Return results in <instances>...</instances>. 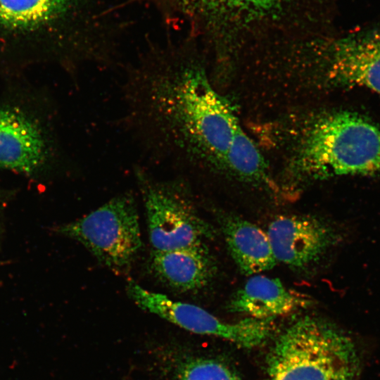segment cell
<instances>
[{"mask_svg": "<svg viewBox=\"0 0 380 380\" xmlns=\"http://www.w3.org/2000/svg\"><path fill=\"white\" fill-rule=\"evenodd\" d=\"M153 251H164L203 243L213 232L197 214L181 179L156 181L137 171Z\"/></svg>", "mask_w": 380, "mask_h": 380, "instance_id": "obj_8", "label": "cell"}, {"mask_svg": "<svg viewBox=\"0 0 380 380\" xmlns=\"http://www.w3.org/2000/svg\"><path fill=\"white\" fill-rule=\"evenodd\" d=\"M220 222L227 248L241 272L251 275L275 266L277 261L267 232L234 215L222 216Z\"/></svg>", "mask_w": 380, "mask_h": 380, "instance_id": "obj_13", "label": "cell"}, {"mask_svg": "<svg viewBox=\"0 0 380 380\" xmlns=\"http://www.w3.org/2000/svg\"><path fill=\"white\" fill-rule=\"evenodd\" d=\"M267 234L277 261L298 270L317 262L339 240L330 224L310 215L277 217Z\"/></svg>", "mask_w": 380, "mask_h": 380, "instance_id": "obj_10", "label": "cell"}, {"mask_svg": "<svg viewBox=\"0 0 380 380\" xmlns=\"http://www.w3.org/2000/svg\"><path fill=\"white\" fill-rule=\"evenodd\" d=\"M177 380H240L227 364L213 359H194L184 364Z\"/></svg>", "mask_w": 380, "mask_h": 380, "instance_id": "obj_16", "label": "cell"}, {"mask_svg": "<svg viewBox=\"0 0 380 380\" xmlns=\"http://www.w3.org/2000/svg\"><path fill=\"white\" fill-rule=\"evenodd\" d=\"M360 365L351 337L332 322L312 316L291 323L267 358L269 380H357Z\"/></svg>", "mask_w": 380, "mask_h": 380, "instance_id": "obj_5", "label": "cell"}, {"mask_svg": "<svg viewBox=\"0 0 380 380\" xmlns=\"http://www.w3.org/2000/svg\"><path fill=\"white\" fill-rule=\"evenodd\" d=\"M310 298L287 289L277 278L251 277L231 298L230 312L260 319H273L310 306Z\"/></svg>", "mask_w": 380, "mask_h": 380, "instance_id": "obj_11", "label": "cell"}, {"mask_svg": "<svg viewBox=\"0 0 380 380\" xmlns=\"http://www.w3.org/2000/svg\"><path fill=\"white\" fill-rule=\"evenodd\" d=\"M220 172L253 185H266L270 189L274 185L263 155L241 127L234 137Z\"/></svg>", "mask_w": 380, "mask_h": 380, "instance_id": "obj_15", "label": "cell"}, {"mask_svg": "<svg viewBox=\"0 0 380 380\" xmlns=\"http://www.w3.org/2000/svg\"><path fill=\"white\" fill-rule=\"evenodd\" d=\"M0 94V169L42 178L64 162L56 105L24 75L5 78Z\"/></svg>", "mask_w": 380, "mask_h": 380, "instance_id": "obj_4", "label": "cell"}, {"mask_svg": "<svg viewBox=\"0 0 380 380\" xmlns=\"http://www.w3.org/2000/svg\"><path fill=\"white\" fill-rule=\"evenodd\" d=\"M211 50L235 56L322 30L326 0H172Z\"/></svg>", "mask_w": 380, "mask_h": 380, "instance_id": "obj_3", "label": "cell"}, {"mask_svg": "<svg viewBox=\"0 0 380 380\" xmlns=\"http://www.w3.org/2000/svg\"><path fill=\"white\" fill-rule=\"evenodd\" d=\"M283 127L278 137L291 184L380 175V128L362 115L343 110L312 112Z\"/></svg>", "mask_w": 380, "mask_h": 380, "instance_id": "obj_2", "label": "cell"}, {"mask_svg": "<svg viewBox=\"0 0 380 380\" xmlns=\"http://www.w3.org/2000/svg\"><path fill=\"white\" fill-rule=\"evenodd\" d=\"M77 0H0V33L25 38L64 14Z\"/></svg>", "mask_w": 380, "mask_h": 380, "instance_id": "obj_14", "label": "cell"}, {"mask_svg": "<svg viewBox=\"0 0 380 380\" xmlns=\"http://www.w3.org/2000/svg\"><path fill=\"white\" fill-rule=\"evenodd\" d=\"M123 124L158 160L221 171L241 127L191 46L151 48L127 65Z\"/></svg>", "mask_w": 380, "mask_h": 380, "instance_id": "obj_1", "label": "cell"}, {"mask_svg": "<svg viewBox=\"0 0 380 380\" xmlns=\"http://www.w3.org/2000/svg\"><path fill=\"white\" fill-rule=\"evenodd\" d=\"M57 232L83 245L101 263L113 270L128 267L141 246L139 217L129 194L117 196Z\"/></svg>", "mask_w": 380, "mask_h": 380, "instance_id": "obj_7", "label": "cell"}, {"mask_svg": "<svg viewBox=\"0 0 380 380\" xmlns=\"http://www.w3.org/2000/svg\"><path fill=\"white\" fill-rule=\"evenodd\" d=\"M289 70L297 87L305 89L359 87L380 94V32L310 37L294 51Z\"/></svg>", "mask_w": 380, "mask_h": 380, "instance_id": "obj_6", "label": "cell"}, {"mask_svg": "<svg viewBox=\"0 0 380 380\" xmlns=\"http://www.w3.org/2000/svg\"><path fill=\"white\" fill-rule=\"evenodd\" d=\"M126 290L129 298L141 309L191 332L214 336L239 346H259L269 339L272 331V319L248 317L228 323L201 307L172 300L132 281L128 282Z\"/></svg>", "mask_w": 380, "mask_h": 380, "instance_id": "obj_9", "label": "cell"}, {"mask_svg": "<svg viewBox=\"0 0 380 380\" xmlns=\"http://www.w3.org/2000/svg\"><path fill=\"white\" fill-rule=\"evenodd\" d=\"M151 267L169 287L180 291L198 290L214 274V262L203 243L164 251H152Z\"/></svg>", "mask_w": 380, "mask_h": 380, "instance_id": "obj_12", "label": "cell"}]
</instances>
